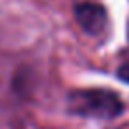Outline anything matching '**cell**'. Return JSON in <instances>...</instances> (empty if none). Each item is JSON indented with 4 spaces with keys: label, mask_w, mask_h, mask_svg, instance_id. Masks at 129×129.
Masks as SVG:
<instances>
[{
    "label": "cell",
    "mask_w": 129,
    "mask_h": 129,
    "mask_svg": "<svg viewBox=\"0 0 129 129\" xmlns=\"http://www.w3.org/2000/svg\"><path fill=\"white\" fill-rule=\"evenodd\" d=\"M74 14H76V20H78V25L81 27V30H85L90 36L101 34L108 25V14H106L104 7L99 4H92V2L78 4Z\"/></svg>",
    "instance_id": "cell-2"
},
{
    "label": "cell",
    "mask_w": 129,
    "mask_h": 129,
    "mask_svg": "<svg viewBox=\"0 0 129 129\" xmlns=\"http://www.w3.org/2000/svg\"><path fill=\"white\" fill-rule=\"evenodd\" d=\"M118 78L129 83V64H124V66L118 69Z\"/></svg>",
    "instance_id": "cell-3"
},
{
    "label": "cell",
    "mask_w": 129,
    "mask_h": 129,
    "mask_svg": "<svg viewBox=\"0 0 129 129\" xmlns=\"http://www.w3.org/2000/svg\"><path fill=\"white\" fill-rule=\"evenodd\" d=\"M67 108L71 113L80 117L115 118L122 113L124 104L115 92L104 88H81L69 94Z\"/></svg>",
    "instance_id": "cell-1"
}]
</instances>
